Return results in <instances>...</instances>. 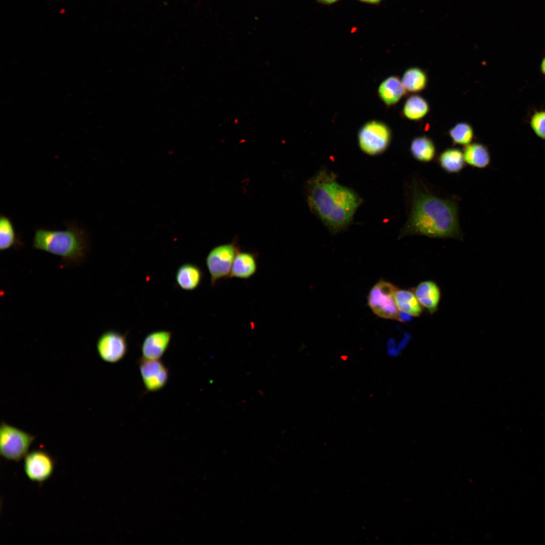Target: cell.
<instances>
[{"mask_svg": "<svg viewBox=\"0 0 545 545\" xmlns=\"http://www.w3.org/2000/svg\"><path fill=\"white\" fill-rule=\"evenodd\" d=\"M336 179L334 173L322 169L308 180L306 185L310 210L332 234L347 228L362 203L354 190L339 184Z\"/></svg>", "mask_w": 545, "mask_h": 545, "instance_id": "1", "label": "cell"}, {"mask_svg": "<svg viewBox=\"0 0 545 545\" xmlns=\"http://www.w3.org/2000/svg\"><path fill=\"white\" fill-rule=\"evenodd\" d=\"M414 234L434 238H461L455 203L437 197L415 187L411 212L399 238Z\"/></svg>", "mask_w": 545, "mask_h": 545, "instance_id": "2", "label": "cell"}, {"mask_svg": "<svg viewBox=\"0 0 545 545\" xmlns=\"http://www.w3.org/2000/svg\"><path fill=\"white\" fill-rule=\"evenodd\" d=\"M64 231L36 229L33 247L61 257L64 264H80L88 251V235L74 223H68Z\"/></svg>", "mask_w": 545, "mask_h": 545, "instance_id": "3", "label": "cell"}, {"mask_svg": "<svg viewBox=\"0 0 545 545\" xmlns=\"http://www.w3.org/2000/svg\"><path fill=\"white\" fill-rule=\"evenodd\" d=\"M36 437L2 422L0 427V454L7 460L18 462L28 454Z\"/></svg>", "mask_w": 545, "mask_h": 545, "instance_id": "4", "label": "cell"}, {"mask_svg": "<svg viewBox=\"0 0 545 545\" xmlns=\"http://www.w3.org/2000/svg\"><path fill=\"white\" fill-rule=\"evenodd\" d=\"M239 249L236 242L213 248L208 253L205 262L213 287L221 279H230L232 265Z\"/></svg>", "mask_w": 545, "mask_h": 545, "instance_id": "5", "label": "cell"}, {"mask_svg": "<svg viewBox=\"0 0 545 545\" xmlns=\"http://www.w3.org/2000/svg\"><path fill=\"white\" fill-rule=\"evenodd\" d=\"M398 288L388 282L380 280L370 290L368 296V305L377 316L385 319L399 320L401 312L394 299Z\"/></svg>", "mask_w": 545, "mask_h": 545, "instance_id": "6", "label": "cell"}, {"mask_svg": "<svg viewBox=\"0 0 545 545\" xmlns=\"http://www.w3.org/2000/svg\"><path fill=\"white\" fill-rule=\"evenodd\" d=\"M358 143L365 153L375 155L384 152L391 140V132L385 123L377 121L367 122L360 129Z\"/></svg>", "mask_w": 545, "mask_h": 545, "instance_id": "7", "label": "cell"}, {"mask_svg": "<svg viewBox=\"0 0 545 545\" xmlns=\"http://www.w3.org/2000/svg\"><path fill=\"white\" fill-rule=\"evenodd\" d=\"M96 347L102 360L111 363L118 362L127 352L126 335L114 330L106 331L98 339Z\"/></svg>", "mask_w": 545, "mask_h": 545, "instance_id": "8", "label": "cell"}, {"mask_svg": "<svg viewBox=\"0 0 545 545\" xmlns=\"http://www.w3.org/2000/svg\"><path fill=\"white\" fill-rule=\"evenodd\" d=\"M142 380L146 392H157L166 385L169 370L160 359L140 358L138 361Z\"/></svg>", "mask_w": 545, "mask_h": 545, "instance_id": "9", "label": "cell"}, {"mask_svg": "<svg viewBox=\"0 0 545 545\" xmlns=\"http://www.w3.org/2000/svg\"><path fill=\"white\" fill-rule=\"evenodd\" d=\"M54 461L46 452L33 451L25 456L24 463L25 472L33 481L42 483L49 478L54 470Z\"/></svg>", "mask_w": 545, "mask_h": 545, "instance_id": "10", "label": "cell"}, {"mask_svg": "<svg viewBox=\"0 0 545 545\" xmlns=\"http://www.w3.org/2000/svg\"><path fill=\"white\" fill-rule=\"evenodd\" d=\"M172 337L170 331L160 330L148 334L141 348L142 358L160 359L168 349Z\"/></svg>", "mask_w": 545, "mask_h": 545, "instance_id": "11", "label": "cell"}, {"mask_svg": "<svg viewBox=\"0 0 545 545\" xmlns=\"http://www.w3.org/2000/svg\"><path fill=\"white\" fill-rule=\"evenodd\" d=\"M257 269V254L239 251L234 260L230 278L248 279Z\"/></svg>", "mask_w": 545, "mask_h": 545, "instance_id": "12", "label": "cell"}, {"mask_svg": "<svg viewBox=\"0 0 545 545\" xmlns=\"http://www.w3.org/2000/svg\"><path fill=\"white\" fill-rule=\"evenodd\" d=\"M204 274L201 269L192 263H185L178 268L175 274L176 282L184 291L196 290L201 284Z\"/></svg>", "mask_w": 545, "mask_h": 545, "instance_id": "13", "label": "cell"}, {"mask_svg": "<svg viewBox=\"0 0 545 545\" xmlns=\"http://www.w3.org/2000/svg\"><path fill=\"white\" fill-rule=\"evenodd\" d=\"M414 294L420 305L429 313L433 314L437 310L441 299V291L435 282L425 281L420 283L415 288Z\"/></svg>", "mask_w": 545, "mask_h": 545, "instance_id": "14", "label": "cell"}, {"mask_svg": "<svg viewBox=\"0 0 545 545\" xmlns=\"http://www.w3.org/2000/svg\"><path fill=\"white\" fill-rule=\"evenodd\" d=\"M406 92L402 81L397 76H390L386 79L378 89L379 97L387 105L396 104Z\"/></svg>", "mask_w": 545, "mask_h": 545, "instance_id": "15", "label": "cell"}, {"mask_svg": "<svg viewBox=\"0 0 545 545\" xmlns=\"http://www.w3.org/2000/svg\"><path fill=\"white\" fill-rule=\"evenodd\" d=\"M396 306L401 312L413 317L419 316L422 312V306L414 292L408 290H399L394 295Z\"/></svg>", "mask_w": 545, "mask_h": 545, "instance_id": "16", "label": "cell"}, {"mask_svg": "<svg viewBox=\"0 0 545 545\" xmlns=\"http://www.w3.org/2000/svg\"><path fill=\"white\" fill-rule=\"evenodd\" d=\"M463 156L466 163L476 168H484L490 163V155L487 148L480 143L466 145L464 148Z\"/></svg>", "mask_w": 545, "mask_h": 545, "instance_id": "17", "label": "cell"}, {"mask_svg": "<svg viewBox=\"0 0 545 545\" xmlns=\"http://www.w3.org/2000/svg\"><path fill=\"white\" fill-rule=\"evenodd\" d=\"M19 235L17 234L13 224L7 216H0V250H6L11 247L19 248L23 246Z\"/></svg>", "mask_w": 545, "mask_h": 545, "instance_id": "18", "label": "cell"}, {"mask_svg": "<svg viewBox=\"0 0 545 545\" xmlns=\"http://www.w3.org/2000/svg\"><path fill=\"white\" fill-rule=\"evenodd\" d=\"M401 81L406 91L417 92L425 88L427 79L423 70L414 67L409 68L405 72Z\"/></svg>", "mask_w": 545, "mask_h": 545, "instance_id": "19", "label": "cell"}, {"mask_svg": "<svg viewBox=\"0 0 545 545\" xmlns=\"http://www.w3.org/2000/svg\"><path fill=\"white\" fill-rule=\"evenodd\" d=\"M410 149L414 158L423 162L431 160L435 153V148L433 142L425 136L414 138L411 142Z\"/></svg>", "mask_w": 545, "mask_h": 545, "instance_id": "20", "label": "cell"}, {"mask_svg": "<svg viewBox=\"0 0 545 545\" xmlns=\"http://www.w3.org/2000/svg\"><path fill=\"white\" fill-rule=\"evenodd\" d=\"M429 111L426 100L418 95L410 96L405 101L403 112L405 117L411 120H419Z\"/></svg>", "mask_w": 545, "mask_h": 545, "instance_id": "21", "label": "cell"}, {"mask_svg": "<svg viewBox=\"0 0 545 545\" xmlns=\"http://www.w3.org/2000/svg\"><path fill=\"white\" fill-rule=\"evenodd\" d=\"M439 161L441 167L447 172L457 173L462 169L465 160L463 153L460 150L451 148L441 154Z\"/></svg>", "mask_w": 545, "mask_h": 545, "instance_id": "22", "label": "cell"}, {"mask_svg": "<svg viewBox=\"0 0 545 545\" xmlns=\"http://www.w3.org/2000/svg\"><path fill=\"white\" fill-rule=\"evenodd\" d=\"M449 134L455 143L464 145L470 144L473 137V129L466 123L456 124L450 130Z\"/></svg>", "mask_w": 545, "mask_h": 545, "instance_id": "23", "label": "cell"}, {"mask_svg": "<svg viewBox=\"0 0 545 545\" xmlns=\"http://www.w3.org/2000/svg\"><path fill=\"white\" fill-rule=\"evenodd\" d=\"M530 125L534 133L545 141V111L534 113L530 119Z\"/></svg>", "mask_w": 545, "mask_h": 545, "instance_id": "24", "label": "cell"}, {"mask_svg": "<svg viewBox=\"0 0 545 545\" xmlns=\"http://www.w3.org/2000/svg\"><path fill=\"white\" fill-rule=\"evenodd\" d=\"M340 0H316V1L321 4L325 5H331L335 4Z\"/></svg>", "mask_w": 545, "mask_h": 545, "instance_id": "25", "label": "cell"}, {"mask_svg": "<svg viewBox=\"0 0 545 545\" xmlns=\"http://www.w3.org/2000/svg\"><path fill=\"white\" fill-rule=\"evenodd\" d=\"M362 3H367L371 5H378L383 0H357Z\"/></svg>", "mask_w": 545, "mask_h": 545, "instance_id": "26", "label": "cell"}, {"mask_svg": "<svg viewBox=\"0 0 545 545\" xmlns=\"http://www.w3.org/2000/svg\"><path fill=\"white\" fill-rule=\"evenodd\" d=\"M540 70L542 73L545 75V57L542 60L541 62Z\"/></svg>", "mask_w": 545, "mask_h": 545, "instance_id": "27", "label": "cell"}]
</instances>
